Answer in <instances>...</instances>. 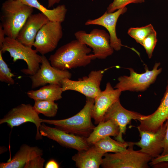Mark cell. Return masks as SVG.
I'll return each instance as SVG.
<instances>
[{
	"mask_svg": "<svg viewBox=\"0 0 168 168\" xmlns=\"http://www.w3.org/2000/svg\"><path fill=\"white\" fill-rule=\"evenodd\" d=\"M91 51L87 45L76 40L60 47L49 60L52 66L61 70L85 67L96 59L93 54H89Z\"/></svg>",
	"mask_w": 168,
	"mask_h": 168,
	"instance_id": "obj_1",
	"label": "cell"
},
{
	"mask_svg": "<svg viewBox=\"0 0 168 168\" xmlns=\"http://www.w3.org/2000/svg\"><path fill=\"white\" fill-rule=\"evenodd\" d=\"M34 8L17 0H7L1 8V25L6 36L16 39Z\"/></svg>",
	"mask_w": 168,
	"mask_h": 168,
	"instance_id": "obj_2",
	"label": "cell"
},
{
	"mask_svg": "<svg viewBox=\"0 0 168 168\" xmlns=\"http://www.w3.org/2000/svg\"><path fill=\"white\" fill-rule=\"evenodd\" d=\"M86 97L84 107L74 115L60 120L41 119L42 122L54 125L55 127L67 133L87 138L95 127L91 121L95 99Z\"/></svg>",
	"mask_w": 168,
	"mask_h": 168,
	"instance_id": "obj_3",
	"label": "cell"
},
{
	"mask_svg": "<svg viewBox=\"0 0 168 168\" xmlns=\"http://www.w3.org/2000/svg\"><path fill=\"white\" fill-rule=\"evenodd\" d=\"M133 142H129L125 150L121 152L104 154L101 165L104 168H148L152 159L139 150L133 149Z\"/></svg>",
	"mask_w": 168,
	"mask_h": 168,
	"instance_id": "obj_4",
	"label": "cell"
},
{
	"mask_svg": "<svg viewBox=\"0 0 168 168\" xmlns=\"http://www.w3.org/2000/svg\"><path fill=\"white\" fill-rule=\"evenodd\" d=\"M0 50L2 52H8L14 62L20 59L25 61L27 68L22 69L21 71L25 74L33 75L40 68L41 56L37 54L35 49L24 45L16 39L5 37L2 45L0 46Z\"/></svg>",
	"mask_w": 168,
	"mask_h": 168,
	"instance_id": "obj_5",
	"label": "cell"
},
{
	"mask_svg": "<svg viewBox=\"0 0 168 168\" xmlns=\"http://www.w3.org/2000/svg\"><path fill=\"white\" fill-rule=\"evenodd\" d=\"M160 65V63H155L151 70H149L148 68L146 67L145 72L142 73L136 72L132 68H128L130 75L119 77L118 82L114 88L118 89L121 92L145 91L155 82L158 76L161 72L162 68H159Z\"/></svg>",
	"mask_w": 168,
	"mask_h": 168,
	"instance_id": "obj_6",
	"label": "cell"
},
{
	"mask_svg": "<svg viewBox=\"0 0 168 168\" xmlns=\"http://www.w3.org/2000/svg\"><path fill=\"white\" fill-rule=\"evenodd\" d=\"M74 35L76 40L92 49L96 58L105 59L114 52L110 44L109 34L105 30L96 28L89 33L79 30L75 33Z\"/></svg>",
	"mask_w": 168,
	"mask_h": 168,
	"instance_id": "obj_7",
	"label": "cell"
},
{
	"mask_svg": "<svg viewBox=\"0 0 168 168\" xmlns=\"http://www.w3.org/2000/svg\"><path fill=\"white\" fill-rule=\"evenodd\" d=\"M104 72V71L101 70L92 71L88 76L77 81L64 78L61 83L62 91H75L86 97L95 99L101 91L100 86Z\"/></svg>",
	"mask_w": 168,
	"mask_h": 168,
	"instance_id": "obj_8",
	"label": "cell"
},
{
	"mask_svg": "<svg viewBox=\"0 0 168 168\" xmlns=\"http://www.w3.org/2000/svg\"><path fill=\"white\" fill-rule=\"evenodd\" d=\"M27 122L34 124L36 128V140L42 139L39 128L42 123L33 106L30 104H21L11 109L0 120V124L6 123L11 128Z\"/></svg>",
	"mask_w": 168,
	"mask_h": 168,
	"instance_id": "obj_9",
	"label": "cell"
},
{
	"mask_svg": "<svg viewBox=\"0 0 168 168\" xmlns=\"http://www.w3.org/2000/svg\"><path fill=\"white\" fill-rule=\"evenodd\" d=\"M63 35L61 23L49 21L38 32L33 46L42 55L54 50Z\"/></svg>",
	"mask_w": 168,
	"mask_h": 168,
	"instance_id": "obj_10",
	"label": "cell"
},
{
	"mask_svg": "<svg viewBox=\"0 0 168 168\" xmlns=\"http://www.w3.org/2000/svg\"><path fill=\"white\" fill-rule=\"evenodd\" d=\"M41 58V65L39 69L34 74L29 76L32 81V89L47 84L61 86L63 79L71 78L72 74L68 70H61L53 67L44 55H42Z\"/></svg>",
	"mask_w": 168,
	"mask_h": 168,
	"instance_id": "obj_11",
	"label": "cell"
},
{
	"mask_svg": "<svg viewBox=\"0 0 168 168\" xmlns=\"http://www.w3.org/2000/svg\"><path fill=\"white\" fill-rule=\"evenodd\" d=\"M39 131L42 136L54 141L63 147L78 151L87 149L91 145L87 142L86 138L49 126L44 123L40 127Z\"/></svg>",
	"mask_w": 168,
	"mask_h": 168,
	"instance_id": "obj_12",
	"label": "cell"
},
{
	"mask_svg": "<svg viewBox=\"0 0 168 168\" xmlns=\"http://www.w3.org/2000/svg\"><path fill=\"white\" fill-rule=\"evenodd\" d=\"M167 124L166 121L156 132L138 129L141 138L139 141L133 142L134 145L140 147L141 152L148 155L152 159L158 157L163 151Z\"/></svg>",
	"mask_w": 168,
	"mask_h": 168,
	"instance_id": "obj_13",
	"label": "cell"
},
{
	"mask_svg": "<svg viewBox=\"0 0 168 168\" xmlns=\"http://www.w3.org/2000/svg\"><path fill=\"white\" fill-rule=\"evenodd\" d=\"M145 115L138 112L130 111L124 108L121 105L119 99L115 102L106 112L102 121L111 119L119 126V128L118 135L115 139L119 141L124 142L123 134H125L126 127L132 120L142 119Z\"/></svg>",
	"mask_w": 168,
	"mask_h": 168,
	"instance_id": "obj_14",
	"label": "cell"
},
{
	"mask_svg": "<svg viewBox=\"0 0 168 168\" xmlns=\"http://www.w3.org/2000/svg\"><path fill=\"white\" fill-rule=\"evenodd\" d=\"M121 92L118 89L113 88L110 82L106 83L105 90L101 91L95 99L92 117L95 124H98L103 120L109 108L119 100Z\"/></svg>",
	"mask_w": 168,
	"mask_h": 168,
	"instance_id": "obj_15",
	"label": "cell"
},
{
	"mask_svg": "<svg viewBox=\"0 0 168 168\" xmlns=\"http://www.w3.org/2000/svg\"><path fill=\"white\" fill-rule=\"evenodd\" d=\"M126 7L119 9L113 12L108 13L106 11L99 17L89 19L85 23V25H98L105 27L108 31L110 37V44L114 50H120L123 46L121 40L117 36L116 27L120 16L127 11Z\"/></svg>",
	"mask_w": 168,
	"mask_h": 168,
	"instance_id": "obj_16",
	"label": "cell"
},
{
	"mask_svg": "<svg viewBox=\"0 0 168 168\" xmlns=\"http://www.w3.org/2000/svg\"><path fill=\"white\" fill-rule=\"evenodd\" d=\"M49 21L42 13L32 14L20 30L16 39L24 45L32 48L38 32Z\"/></svg>",
	"mask_w": 168,
	"mask_h": 168,
	"instance_id": "obj_17",
	"label": "cell"
},
{
	"mask_svg": "<svg viewBox=\"0 0 168 168\" xmlns=\"http://www.w3.org/2000/svg\"><path fill=\"white\" fill-rule=\"evenodd\" d=\"M168 119V80L166 91L160 104L157 110L151 114L145 116L139 121L140 124L138 129L156 132Z\"/></svg>",
	"mask_w": 168,
	"mask_h": 168,
	"instance_id": "obj_18",
	"label": "cell"
},
{
	"mask_svg": "<svg viewBox=\"0 0 168 168\" xmlns=\"http://www.w3.org/2000/svg\"><path fill=\"white\" fill-rule=\"evenodd\" d=\"M43 150L37 146H30L23 144L10 161L0 163V168H22L28 161L42 156Z\"/></svg>",
	"mask_w": 168,
	"mask_h": 168,
	"instance_id": "obj_19",
	"label": "cell"
},
{
	"mask_svg": "<svg viewBox=\"0 0 168 168\" xmlns=\"http://www.w3.org/2000/svg\"><path fill=\"white\" fill-rule=\"evenodd\" d=\"M104 155L92 145L87 149L78 151L72 159L78 168H98L103 162Z\"/></svg>",
	"mask_w": 168,
	"mask_h": 168,
	"instance_id": "obj_20",
	"label": "cell"
},
{
	"mask_svg": "<svg viewBox=\"0 0 168 168\" xmlns=\"http://www.w3.org/2000/svg\"><path fill=\"white\" fill-rule=\"evenodd\" d=\"M119 126L113 120L102 121L95 127L86 140L89 144L93 145L98 141L108 136L116 138L119 133Z\"/></svg>",
	"mask_w": 168,
	"mask_h": 168,
	"instance_id": "obj_21",
	"label": "cell"
},
{
	"mask_svg": "<svg viewBox=\"0 0 168 168\" xmlns=\"http://www.w3.org/2000/svg\"><path fill=\"white\" fill-rule=\"evenodd\" d=\"M23 3L36 8L46 15L50 21L62 23L65 19L67 9L63 4L53 9L47 8L38 0H17Z\"/></svg>",
	"mask_w": 168,
	"mask_h": 168,
	"instance_id": "obj_22",
	"label": "cell"
},
{
	"mask_svg": "<svg viewBox=\"0 0 168 168\" xmlns=\"http://www.w3.org/2000/svg\"><path fill=\"white\" fill-rule=\"evenodd\" d=\"M63 92L61 85L50 84L43 86L36 90H30L26 92L28 96L34 100H46L54 101L61 99Z\"/></svg>",
	"mask_w": 168,
	"mask_h": 168,
	"instance_id": "obj_23",
	"label": "cell"
},
{
	"mask_svg": "<svg viewBox=\"0 0 168 168\" xmlns=\"http://www.w3.org/2000/svg\"><path fill=\"white\" fill-rule=\"evenodd\" d=\"M129 144V142L116 141L110 136H108L98 141L93 145L98 151L105 154L108 152H121L125 150Z\"/></svg>",
	"mask_w": 168,
	"mask_h": 168,
	"instance_id": "obj_24",
	"label": "cell"
},
{
	"mask_svg": "<svg viewBox=\"0 0 168 168\" xmlns=\"http://www.w3.org/2000/svg\"><path fill=\"white\" fill-rule=\"evenodd\" d=\"M35 101L33 107L38 114H41L48 117H54L56 115L58 107L54 101L37 100Z\"/></svg>",
	"mask_w": 168,
	"mask_h": 168,
	"instance_id": "obj_25",
	"label": "cell"
},
{
	"mask_svg": "<svg viewBox=\"0 0 168 168\" xmlns=\"http://www.w3.org/2000/svg\"><path fill=\"white\" fill-rule=\"evenodd\" d=\"M155 30L152 25L148 24L139 27H131L128 31L129 35L141 45L143 40L150 34Z\"/></svg>",
	"mask_w": 168,
	"mask_h": 168,
	"instance_id": "obj_26",
	"label": "cell"
},
{
	"mask_svg": "<svg viewBox=\"0 0 168 168\" xmlns=\"http://www.w3.org/2000/svg\"><path fill=\"white\" fill-rule=\"evenodd\" d=\"M2 53L0 50V81L9 85H14L15 81L13 77L15 76V75L12 72L7 64L3 60Z\"/></svg>",
	"mask_w": 168,
	"mask_h": 168,
	"instance_id": "obj_27",
	"label": "cell"
},
{
	"mask_svg": "<svg viewBox=\"0 0 168 168\" xmlns=\"http://www.w3.org/2000/svg\"><path fill=\"white\" fill-rule=\"evenodd\" d=\"M157 34L155 30L148 35L143 41L141 45L144 47L149 58L152 56V53L157 42Z\"/></svg>",
	"mask_w": 168,
	"mask_h": 168,
	"instance_id": "obj_28",
	"label": "cell"
},
{
	"mask_svg": "<svg viewBox=\"0 0 168 168\" xmlns=\"http://www.w3.org/2000/svg\"><path fill=\"white\" fill-rule=\"evenodd\" d=\"M145 0H114L107 7L106 11L108 13L113 12L128 4L142 3Z\"/></svg>",
	"mask_w": 168,
	"mask_h": 168,
	"instance_id": "obj_29",
	"label": "cell"
},
{
	"mask_svg": "<svg viewBox=\"0 0 168 168\" xmlns=\"http://www.w3.org/2000/svg\"><path fill=\"white\" fill-rule=\"evenodd\" d=\"M42 156L36 157L27 162L25 165L24 168H43L45 160Z\"/></svg>",
	"mask_w": 168,
	"mask_h": 168,
	"instance_id": "obj_30",
	"label": "cell"
},
{
	"mask_svg": "<svg viewBox=\"0 0 168 168\" xmlns=\"http://www.w3.org/2000/svg\"><path fill=\"white\" fill-rule=\"evenodd\" d=\"M167 122L166 132L163 142V151L161 155L163 156L168 154V119Z\"/></svg>",
	"mask_w": 168,
	"mask_h": 168,
	"instance_id": "obj_31",
	"label": "cell"
},
{
	"mask_svg": "<svg viewBox=\"0 0 168 168\" xmlns=\"http://www.w3.org/2000/svg\"><path fill=\"white\" fill-rule=\"evenodd\" d=\"M168 162V154L165 155H160L158 157L152 159L149 164L151 166L162 162Z\"/></svg>",
	"mask_w": 168,
	"mask_h": 168,
	"instance_id": "obj_32",
	"label": "cell"
},
{
	"mask_svg": "<svg viewBox=\"0 0 168 168\" xmlns=\"http://www.w3.org/2000/svg\"><path fill=\"white\" fill-rule=\"evenodd\" d=\"M45 168H58L60 167L59 164L54 159H51L46 163Z\"/></svg>",
	"mask_w": 168,
	"mask_h": 168,
	"instance_id": "obj_33",
	"label": "cell"
},
{
	"mask_svg": "<svg viewBox=\"0 0 168 168\" xmlns=\"http://www.w3.org/2000/svg\"><path fill=\"white\" fill-rule=\"evenodd\" d=\"M5 35H6L4 30L2 26L0 25V46L2 45L5 39Z\"/></svg>",
	"mask_w": 168,
	"mask_h": 168,
	"instance_id": "obj_34",
	"label": "cell"
},
{
	"mask_svg": "<svg viewBox=\"0 0 168 168\" xmlns=\"http://www.w3.org/2000/svg\"><path fill=\"white\" fill-rule=\"evenodd\" d=\"M154 168H168V162H162L153 166Z\"/></svg>",
	"mask_w": 168,
	"mask_h": 168,
	"instance_id": "obj_35",
	"label": "cell"
},
{
	"mask_svg": "<svg viewBox=\"0 0 168 168\" xmlns=\"http://www.w3.org/2000/svg\"><path fill=\"white\" fill-rule=\"evenodd\" d=\"M61 0H48V7L50 8L52 7L55 4L60 2Z\"/></svg>",
	"mask_w": 168,
	"mask_h": 168,
	"instance_id": "obj_36",
	"label": "cell"
},
{
	"mask_svg": "<svg viewBox=\"0 0 168 168\" xmlns=\"http://www.w3.org/2000/svg\"></svg>",
	"mask_w": 168,
	"mask_h": 168,
	"instance_id": "obj_37",
	"label": "cell"
}]
</instances>
